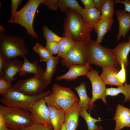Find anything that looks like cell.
I'll return each instance as SVG.
<instances>
[{
    "label": "cell",
    "mask_w": 130,
    "mask_h": 130,
    "mask_svg": "<svg viewBox=\"0 0 130 130\" xmlns=\"http://www.w3.org/2000/svg\"><path fill=\"white\" fill-rule=\"evenodd\" d=\"M65 13L63 37H69L76 42L90 41L93 28L85 23L80 14L71 9Z\"/></svg>",
    "instance_id": "obj_1"
},
{
    "label": "cell",
    "mask_w": 130,
    "mask_h": 130,
    "mask_svg": "<svg viewBox=\"0 0 130 130\" xmlns=\"http://www.w3.org/2000/svg\"><path fill=\"white\" fill-rule=\"evenodd\" d=\"M87 65H94L102 68L113 66L119 69L120 67L113 49L104 47L92 40L89 41Z\"/></svg>",
    "instance_id": "obj_2"
},
{
    "label": "cell",
    "mask_w": 130,
    "mask_h": 130,
    "mask_svg": "<svg viewBox=\"0 0 130 130\" xmlns=\"http://www.w3.org/2000/svg\"><path fill=\"white\" fill-rule=\"evenodd\" d=\"M6 29L0 25V52L11 61L19 57L23 58L29 52L24 39L20 37L6 34Z\"/></svg>",
    "instance_id": "obj_3"
},
{
    "label": "cell",
    "mask_w": 130,
    "mask_h": 130,
    "mask_svg": "<svg viewBox=\"0 0 130 130\" xmlns=\"http://www.w3.org/2000/svg\"><path fill=\"white\" fill-rule=\"evenodd\" d=\"M0 113L7 126L12 130H19L35 123L30 112L24 109L0 105Z\"/></svg>",
    "instance_id": "obj_4"
},
{
    "label": "cell",
    "mask_w": 130,
    "mask_h": 130,
    "mask_svg": "<svg viewBox=\"0 0 130 130\" xmlns=\"http://www.w3.org/2000/svg\"><path fill=\"white\" fill-rule=\"evenodd\" d=\"M52 90L51 93L45 98L46 104L65 111L78 102L77 97L70 88L55 84Z\"/></svg>",
    "instance_id": "obj_5"
},
{
    "label": "cell",
    "mask_w": 130,
    "mask_h": 130,
    "mask_svg": "<svg viewBox=\"0 0 130 130\" xmlns=\"http://www.w3.org/2000/svg\"><path fill=\"white\" fill-rule=\"evenodd\" d=\"M44 0H29L20 10L7 22L11 24H19L25 28L27 33L33 38L38 36L34 31L33 22L37 9Z\"/></svg>",
    "instance_id": "obj_6"
},
{
    "label": "cell",
    "mask_w": 130,
    "mask_h": 130,
    "mask_svg": "<svg viewBox=\"0 0 130 130\" xmlns=\"http://www.w3.org/2000/svg\"><path fill=\"white\" fill-rule=\"evenodd\" d=\"M51 92V91L48 90L38 95H31L11 89L0 98V102L5 106L22 108L29 111L30 107L35 102L48 96Z\"/></svg>",
    "instance_id": "obj_7"
},
{
    "label": "cell",
    "mask_w": 130,
    "mask_h": 130,
    "mask_svg": "<svg viewBox=\"0 0 130 130\" xmlns=\"http://www.w3.org/2000/svg\"><path fill=\"white\" fill-rule=\"evenodd\" d=\"M49 84L42 76L34 75L29 78L18 80L11 89L26 94L34 95L43 92Z\"/></svg>",
    "instance_id": "obj_8"
},
{
    "label": "cell",
    "mask_w": 130,
    "mask_h": 130,
    "mask_svg": "<svg viewBox=\"0 0 130 130\" xmlns=\"http://www.w3.org/2000/svg\"><path fill=\"white\" fill-rule=\"evenodd\" d=\"M89 41L76 42L71 51L61 61L62 65L69 68L75 65H87Z\"/></svg>",
    "instance_id": "obj_9"
},
{
    "label": "cell",
    "mask_w": 130,
    "mask_h": 130,
    "mask_svg": "<svg viewBox=\"0 0 130 130\" xmlns=\"http://www.w3.org/2000/svg\"><path fill=\"white\" fill-rule=\"evenodd\" d=\"M91 82L92 87V97L90 103L89 114L93 110L94 103L97 99H100L105 103L106 101V91L107 88L98 72L91 68L86 75Z\"/></svg>",
    "instance_id": "obj_10"
},
{
    "label": "cell",
    "mask_w": 130,
    "mask_h": 130,
    "mask_svg": "<svg viewBox=\"0 0 130 130\" xmlns=\"http://www.w3.org/2000/svg\"><path fill=\"white\" fill-rule=\"evenodd\" d=\"M45 98L43 97L35 102L30 107L29 111L35 123L52 125Z\"/></svg>",
    "instance_id": "obj_11"
},
{
    "label": "cell",
    "mask_w": 130,
    "mask_h": 130,
    "mask_svg": "<svg viewBox=\"0 0 130 130\" xmlns=\"http://www.w3.org/2000/svg\"><path fill=\"white\" fill-rule=\"evenodd\" d=\"M113 119L116 123L114 130H120L126 127L130 128V109L118 104Z\"/></svg>",
    "instance_id": "obj_12"
},
{
    "label": "cell",
    "mask_w": 130,
    "mask_h": 130,
    "mask_svg": "<svg viewBox=\"0 0 130 130\" xmlns=\"http://www.w3.org/2000/svg\"><path fill=\"white\" fill-rule=\"evenodd\" d=\"M91 68L90 65H73L69 67L68 71L65 74L57 76L56 79L58 81L74 80L79 77L86 75Z\"/></svg>",
    "instance_id": "obj_13"
},
{
    "label": "cell",
    "mask_w": 130,
    "mask_h": 130,
    "mask_svg": "<svg viewBox=\"0 0 130 130\" xmlns=\"http://www.w3.org/2000/svg\"><path fill=\"white\" fill-rule=\"evenodd\" d=\"M116 14L119 24L118 32L116 39L120 40L121 37L125 38L130 29V13L124 10H117Z\"/></svg>",
    "instance_id": "obj_14"
},
{
    "label": "cell",
    "mask_w": 130,
    "mask_h": 130,
    "mask_svg": "<svg viewBox=\"0 0 130 130\" xmlns=\"http://www.w3.org/2000/svg\"><path fill=\"white\" fill-rule=\"evenodd\" d=\"M80 108L78 103L65 112L64 123L66 130H76L79 123Z\"/></svg>",
    "instance_id": "obj_15"
},
{
    "label": "cell",
    "mask_w": 130,
    "mask_h": 130,
    "mask_svg": "<svg viewBox=\"0 0 130 130\" xmlns=\"http://www.w3.org/2000/svg\"><path fill=\"white\" fill-rule=\"evenodd\" d=\"M48 108L50 119L53 130H60L64 123L65 111L62 109L46 104Z\"/></svg>",
    "instance_id": "obj_16"
},
{
    "label": "cell",
    "mask_w": 130,
    "mask_h": 130,
    "mask_svg": "<svg viewBox=\"0 0 130 130\" xmlns=\"http://www.w3.org/2000/svg\"><path fill=\"white\" fill-rule=\"evenodd\" d=\"M119 70V69L113 66L102 68L100 76L105 84L120 86L124 84L119 82L117 77V74Z\"/></svg>",
    "instance_id": "obj_17"
},
{
    "label": "cell",
    "mask_w": 130,
    "mask_h": 130,
    "mask_svg": "<svg viewBox=\"0 0 130 130\" xmlns=\"http://www.w3.org/2000/svg\"><path fill=\"white\" fill-rule=\"evenodd\" d=\"M24 59V62L18 73L20 76H25L27 73H31L34 75L42 77L45 71L40 65H38L36 61L31 62L26 57Z\"/></svg>",
    "instance_id": "obj_18"
},
{
    "label": "cell",
    "mask_w": 130,
    "mask_h": 130,
    "mask_svg": "<svg viewBox=\"0 0 130 130\" xmlns=\"http://www.w3.org/2000/svg\"><path fill=\"white\" fill-rule=\"evenodd\" d=\"M79 14L85 23L92 28L101 17V12L95 7L89 9L84 8Z\"/></svg>",
    "instance_id": "obj_19"
},
{
    "label": "cell",
    "mask_w": 130,
    "mask_h": 130,
    "mask_svg": "<svg viewBox=\"0 0 130 130\" xmlns=\"http://www.w3.org/2000/svg\"><path fill=\"white\" fill-rule=\"evenodd\" d=\"M113 50L118 61L120 64L121 62H122L126 69L129 65L128 59V55L130 52V45L129 42L123 41Z\"/></svg>",
    "instance_id": "obj_20"
},
{
    "label": "cell",
    "mask_w": 130,
    "mask_h": 130,
    "mask_svg": "<svg viewBox=\"0 0 130 130\" xmlns=\"http://www.w3.org/2000/svg\"><path fill=\"white\" fill-rule=\"evenodd\" d=\"M113 22V19L100 20L96 24L93 28L97 34L96 42L100 44L102 42L105 35L110 30Z\"/></svg>",
    "instance_id": "obj_21"
},
{
    "label": "cell",
    "mask_w": 130,
    "mask_h": 130,
    "mask_svg": "<svg viewBox=\"0 0 130 130\" xmlns=\"http://www.w3.org/2000/svg\"><path fill=\"white\" fill-rule=\"evenodd\" d=\"M23 64L22 62L17 59L11 61L8 66L3 71V77L6 80L11 83L13 81L17 80L13 77L19 73Z\"/></svg>",
    "instance_id": "obj_22"
},
{
    "label": "cell",
    "mask_w": 130,
    "mask_h": 130,
    "mask_svg": "<svg viewBox=\"0 0 130 130\" xmlns=\"http://www.w3.org/2000/svg\"><path fill=\"white\" fill-rule=\"evenodd\" d=\"M76 43V42L71 38L63 37L61 40L58 43L57 55L62 58L65 57L72 50Z\"/></svg>",
    "instance_id": "obj_23"
},
{
    "label": "cell",
    "mask_w": 130,
    "mask_h": 130,
    "mask_svg": "<svg viewBox=\"0 0 130 130\" xmlns=\"http://www.w3.org/2000/svg\"><path fill=\"white\" fill-rule=\"evenodd\" d=\"M86 85V84L83 82L79 86L73 88L77 91L79 97L78 104L80 108L87 110L89 108L91 98L87 95Z\"/></svg>",
    "instance_id": "obj_24"
},
{
    "label": "cell",
    "mask_w": 130,
    "mask_h": 130,
    "mask_svg": "<svg viewBox=\"0 0 130 130\" xmlns=\"http://www.w3.org/2000/svg\"><path fill=\"white\" fill-rule=\"evenodd\" d=\"M60 57L58 55L53 56L46 62V67L42 77L49 84L51 82L52 77L55 73Z\"/></svg>",
    "instance_id": "obj_25"
},
{
    "label": "cell",
    "mask_w": 130,
    "mask_h": 130,
    "mask_svg": "<svg viewBox=\"0 0 130 130\" xmlns=\"http://www.w3.org/2000/svg\"><path fill=\"white\" fill-rule=\"evenodd\" d=\"M123 94L124 96V102L130 101V84L127 83L117 88L111 87L107 88L106 91V96L112 97L117 96L120 93Z\"/></svg>",
    "instance_id": "obj_26"
},
{
    "label": "cell",
    "mask_w": 130,
    "mask_h": 130,
    "mask_svg": "<svg viewBox=\"0 0 130 130\" xmlns=\"http://www.w3.org/2000/svg\"><path fill=\"white\" fill-rule=\"evenodd\" d=\"M79 115L82 117L85 121L88 127V130H102L101 126L95 124L96 122L102 121L100 119H95L89 114L85 109L80 108Z\"/></svg>",
    "instance_id": "obj_27"
},
{
    "label": "cell",
    "mask_w": 130,
    "mask_h": 130,
    "mask_svg": "<svg viewBox=\"0 0 130 130\" xmlns=\"http://www.w3.org/2000/svg\"><path fill=\"white\" fill-rule=\"evenodd\" d=\"M58 3L60 11L65 13L68 9H71L79 13L84 8L76 0H58Z\"/></svg>",
    "instance_id": "obj_28"
},
{
    "label": "cell",
    "mask_w": 130,
    "mask_h": 130,
    "mask_svg": "<svg viewBox=\"0 0 130 130\" xmlns=\"http://www.w3.org/2000/svg\"><path fill=\"white\" fill-rule=\"evenodd\" d=\"M114 2L113 0H106L101 10L100 20L113 19L114 13Z\"/></svg>",
    "instance_id": "obj_29"
},
{
    "label": "cell",
    "mask_w": 130,
    "mask_h": 130,
    "mask_svg": "<svg viewBox=\"0 0 130 130\" xmlns=\"http://www.w3.org/2000/svg\"><path fill=\"white\" fill-rule=\"evenodd\" d=\"M33 49L39 55L40 62H46L53 56L46 47H43L39 43H37L34 46Z\"/></svg>",
    "instance_id": "obj_30"
},
{
    "label": "cell",
    "mask_w": 130,
    "mask_h": 130,
    "mask_svg": "<svg viewBox=\"0 0 130 130\" xmlns=\"http://www.w3.org/2000/svg\"><path fill=\"white\" fill-rule=\"evenodd\" d=\"M43 32L46 42H53L58 43L62 38V37L58 35L49 29L46 25L43 27Z\"/></svg>",
    "instance_id": "obj_31"
},
{
    "label": "cell",
    "mask_w": 130,
    "mask_h": 130,
    "mask_svg": "<svg viewBox=\"0 0 130 130\" xmlns=\"http://www.w3.org/2000/svg\"><path fill=\"white\" fill-rule=\"evenodd\" d=\"M19 130H53V128L52 125H45L34 123L29 126L23 127Z\"/></svg>",
    "instance_id": "obj_32"
},
{
    "label": "cell",
    "mask_w": 130,
    "mask_h": 130,
    "mask_svg": "<svg viewBox=\"0 0 130 130\" xmlns=\"http://www.w3.org/2000/svg\"><path fill=\"white\" fill-rule=\"evenodd\" d=\"M13 86L11 83L5 80L3 77H0V94L5 96Z\"/></svg>",
    "instance_id": "obj_33"
},
{
    "label": "cell",
    "mask_w": 130,
    "mask_h": 130,
    "mask_svg": "<svg viewBox=\"0 0 130 130\" xmlns=\"http://www.w3.org/2000/svg\"><path fill=\"white\" fill-rule=\"evenodd\" d=\"M120 65L121 68L117 73V77L119 82L124 84L126 83V69L124 64L122 62H121Z\"/></svg>",
    "instance_id": "obj_34"
},
{
    "label": "cell",
    "mask_w": 130,
    "mask_h": 130,
    "mask_svg": "<svg viewBox=\"0 0 130 130\" xmlns=\"http://www.w3.org/2000/svg\"><path fill=\"white\" fill-rule=\"evenodd\" d=\"M46 48L53 54H58V43L53 42H46Z\"/></svg>",
    "instance_id": "obj_35"
},
{
    "label": "cell",
    "mask_w": 130,
    "mask_h": 130,
    "mask_svg": "<svg viewBox=\"0 0 130 130\" xmlns=\"http://www.w3.org/2000/svg\"><path fill=\"white\" fill-rule=\"evenodd\" d=\"M58 0H44L42 4L48 7L50 10H56L59 8Z\"/></svg>",
    "instance_id": "obj_36"
},
{
    "label": "cell",
    "mask_w": 130,
    "mask_h": 130,
    "mask_svg": "<svg viewBox=\"0 0 130 130\" xmlns=\"http://www.w3.org/2000/svg\"><path fill=\"white\" fill-rule=\"evenodd\" d=\"M11 61L5 58L0 52V77H3V69L6 68Z\"/></svg>",
    "instance_id": "obj_37"
},
{
    "label": "cell",
    "mask_w": 130,
    "mask_h": 130,
    "mask_svg": "<svg viewBox=\"0 0 130 130\" xmlns=\"http://www.w3.org/2000/svg\"><path fill=\"white\" fill-rule=\"evenodd\" d=\"M22 1V0H11V13L13 16L16 14L18 11L17 9L18 6Z\"/></svg>",
    "instance_id": "obj_38"
},
{
    "label": "cell",
    "mask_w": 130,
    "mask_h": 130,
    "mask_svg": "<svg viewBox=\"0 0 130 130\" xmlns=\"http://www.w3.org/2000/svg\"><path fill=\"white\" fill-rule=\"evenodd\" d=\"M114 2L115 4L116 3H121L124 4L125 6L124 10L126 12L130 13V0H116Z\"/></svg>",
    "instance_id": "obj_39"
},
{
    "label": "cell",
    "mask_w": 130,
    "mask_h": 130,
    "mask_svg": "<svg viewBox=\"0 0 130 130\" xmlns=\"http://www.w3.org/2000/svg\"><path fill=\"white\" fill-rule=\"evenodd\" d=\"M80 1L84 5L85 9H89L94 7L93 0H81Z\"/></svg>",
    "instance_id": "obj_40"
},
{
    "label": "cell",
    "mask_w": 130,
    "mask_h": 130,
    "mask_svg": "<svg viewBox=\"0 0 130 130\" xmlns=\"http://www.w3.org/2000/svg\"><path fill=\"white\" fill-rule=\"evenodd\" d=\"M94 7L100 11L106 0H93Z\"/></svg>",
    "instance_id": "obj_41"
},
{
    "label": "cell",
    "mask_w": 130,
    "mask_h": 130,
    "mask_svg": "<svg viewBox=\"0 0 130 130\" xmlns=\"http://www.w3.org/2000/svg\"><path fill=\"white\" fill-rule=\"evenodd\" d=\"M0 130H12L7 126L2 115L0 113Z\"/></svg>",
    "instance_id": "obj_42"
},
{
    "label": "cell",
    "mask_w": 130,
    "mask_h": 130,
    "mask_svg": "<svg viewBox=\"0 0 130 130\" xmlns=\"http://www.w3.org/2000/svg\"><path fill=\"white\" fill-rule=\"evenodd\" d=\"M60 130H66L65 125L64 123L62 125Z\"/></svg>",
    "instance_id": "obj_43"
},
{
    "label": "cell",
    "mask_w": 130,
    "mask_h": 130,
    "mask_svg": "<svg viewBox=\"0 0 130 130\" xmlns=\"http://www.w3.org/2000/svg\"><path fill=\"white\" fill-rule=\"evenodd\" d=\"M129 41L128 42H129L130 44V36H129Z\"/></svg>",
    "instance_id": "obj_44"
}]
</instances>
